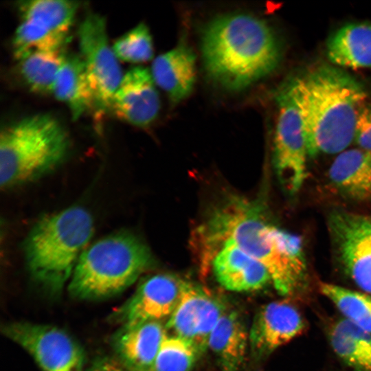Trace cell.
<instances>
[{"instance_id":"obj_9","label":"cell","mask_w":371,"mask_h":371,"mask_svg":"<svg viewBox=\"0 0 371 371\" xmlns=\"http://www.w3.org/2000/svg\"><path fill=\"white\" fill-rule=\"evenodd\" d=\"M78 36L95 107L98 113H104L111 110L113 95L124 75L109 44L104 18L95 13L87 14L79 25Z\"/></svg>"},{"instance_id":"obj_10","label":"cell","mask_w":371,"mask_h":371,"mask_svg":"<svg viewBox=\"0 0 371 371\" xmlns=\"http://www.w3.org/2000/svg\"><path fill=\"white\" fill-rule=\"evenodd\" d=\"M327 222L339 264L357 286L371 294V216L335 210Z\"/></svg>"},{"instance_id":"obj_19","label":"cell","mask_w":371,"mask_h":371,"mask_svg":"<svg viewBox=\"0 0 371 371\" xmlns=\"http://www.w3.org/2000/svg\"><path fill=\"white\" fill-rule=\"evenodd\" d=\"M326 54L339 67L371 69V23H350L341 27L328 39Z\"/></svg>"},{"instance_id":"obj_29","label":"cell","mask_w":371,"mask_h":371,"mask_svg":"<svg viewBox=\"0 0 371 371\" xmlns=\"http://www.w3.org/2000/svg\"><path fill=\"white\" fill-rule=\"evenodd\" d=\"M354 141L361 149L371 152V106L363 104L359 111Z\"/></svg>"},{"instance_id":"obj_26","label":"cell","mask_w":371,"mask_h":371,"mask_svg":"<svg viewBox=\"0 0 371 371\" xmlns=\"http://www.w3.org/2000/svg\"><path fill=\"white\" fill-rule=\"evenodd\" d=\"M319 291L333 302L344 319L371 334V297L326 282L319 284Z\"/></svg>"},{"instance_id":"obj_16","label":"cell","mask_w":371,"mask_h":371,"mask_svg":"<svg viewBox=\"0 0 371 371\" xmlns=\"http://www.w3.org/2000/svg\"><path fill=\"white\" fill-rule=\"evenodd\" d=\"M166 332L160 322L121 326L113 337L112 346L128 370L152 371Z\"/></svg>"},{"instance_id":"obj_11","label":"cell","mask_w":371,"mask_h":371,"mask_svg":"<svg viewBox=\"0 0 371 371\" xmlns=\"http://www.w3.org/2000/svg\"><path fill=\"white\" fill-rule=\"evenodd\" d=\"M222 301L208 289L185 281L179 302L165 328L169 334L192 343L202 353L210 335L225 313Z\"/></svg>"},{"instance_id":"obj_8","label":"cell","mask_w":371,"mask_h":371,"mask_svg":"<svg viewBox=\"0 0 371 371\" xmlns=\"http://www.w3.org/2000/svg\"><path fill=\"white\" fill-rule=\"evenodd\" d=\"M3 334L25 350L43 371H83L81 346L65 330L52 325L13 322Z\"/></svg>"},{"instance_id":"obj_2","label":"cell","mask_w":371,"mask_h":371,"mask_svg":"<svg viewBox=\"0 0 371 371\" xmlns=\"http://www.w3.org/2000/svg\"><path fill=\"white\" fill-rule=\"evenodd\" d=\"M304 123L308 155L337 154L354 140L355 124L367 92L338 67L320 64L284 82Z\"/></svg>"},{"instance_id":"obj_5","label":"cell","mask_w":371,"mask_h":371,"mask_svg":"<svg viewBox=\"0 0 371 371\" xmlns=\"http://www.w3.org/2000/svg\"><path fill=\"white\" fill-rule=\"evenodd\" d=\"M154 265L143 240L128 232L105 236L87 246L68 283L70 295L93 300L121 293Z\"/></svg>"},{"instance_id":"obj_17","label":"cell","mask_w":371,"mask_h":371,"mask_svg":"<svg viewBox=\"0 0 371 371\" xmlns=\"http://www.w3.org/2000/svg\"><path fill=\"white\" fill-rule=\"evenodd\" d=\"M195 55L186 44L181 43L153 62L151 75L174 103L186 98L196 79Z\"/></svg>"},{"instance_id":"obj_22","label":"cell","mask_w":371,"mask_h":371,"mask_svg":"<svg viewBox=\"0 0 371 371\" xmlns=\"http://www.w3.org/2000/svg\"><path fill=\"white\" fill-rule=\"evenodd\" d=\"M334 352L357 370L371 371V334L348 320H338L330 330Z\"/></svg>"},{"instance_id":"obj_31","label":"cell","mask_w":371,"mask_h":371,"mask_svg":"<svg viewBox=\"0 0 371 371\" xmlns=\"http://www.w3.org/2000/svg\"><path fill=\"white\" fill-rule=\"evenodd\" d=\"M357 371H361V370H357Z\"/></svg>"},{"instance_id":"obj_7","label":"cell","mask_w":371,"mask_h":371,"mask_svg":"<svg viewBox=\"0 0 371 371\" xmlns=\"http://www.w3.org/2000/svg\"><path fill=\"white\" fill-rule=\"evenodd\" d=\"M278 115L273 143V162L282 187L289 194L302 187L308 156L299 109L284 82L275 92Z\"/></svg>"},{"instance_id":"obj_28","label":"cell","mask_w":371,"mask_h":371,"mask_svg":"<svg viewBox=\"0 0 371 371\" xmlns=\"http://www.w3.org/2000/svg\"><path fill=\"white\" fill-rule=\"evenodd\" d=\"M112 48L117 58L126 62H145L153 57L152 37L144 23L117 39Z\"/></svg>"},{"instance_id":"obj_23","label":"cell","mask_w":371,"mask_h":371,"mask_svg":"<svg viewBox=\"0 0 371 371\" xmlns=\"http://www.w3.org/2000/svg\"><path fill=\"white\" fill-rule=\"evenodd\" d=\"M64 49L38 52L19 60V71L27 87L37 93H52L67 54Z\"/></svg>"},{"instance_id":"obj_25","label":"cell","mask_w":371,"mask_h":371,"mask_svg":"<svg viewBox=\"0 0 371 371\" xmlns=\"http://www.w3.org/2000/svg\"><path fill=\"white\" fill-rule=\"evenodd\" d=\"M67 38V35L52 31L36 22L23 20L13 36V55L19 61L35 52L63 49Z\"/></svg>"},{"instance_id":"obj_3","label":"cell","mask_w":371,"mask_h":371,"mask_svg":"<svg viewBox=\"0 0 371 371\" xmlns=\"http://www.w3.org/2000/svg\"><path fill=\"white\" fill-rule=\"evenodd\" d=\"M205 70L232 91H241L273 72L282 58L280 41L264 20L244 13L221 15L201 36Z\"/></svg>"},{"instance_id":"obj_13","label":"cell","mask_w":371,"mask_h":371,"mask_svg":"<svg viewBox=\"0 0 371 371\" xmlns=\"http://www.w3.org/2000/svg\"><path fill=\"white\" fill-rule=\"evenodd\" d=\"M150 71L130 69L115 91L111 110L120 120L137 126L150 124L160 109V98Z\"/></svg>"},{"instance_id":"obj_12","label":"cell","mask_w":371,"mask_h":371,"mask_svg":"<svg viewBox=\"0 0 371 371\" xmlns=\"http://www.w3.org/2000/svg\"><path fill=\"white\" fill-rule=\"evenodd\" d=\"M184 282L166 273L147 278L133 295L113 313L111 319L121 326L168 320L179 302Z\"/></svg>"},{"instance_id":"obj_21","label":"cell","mask_w":371,"mask_h":371,"mask_svg":"<svg viewBox=\"0 0 371 371\" xmlns=\"http://www.w3.org/2000/svg\"><path fill=\"white\" fill-rule=\"evenodd\" d=\"M52 93L69 107L74 120L95 107L94 95L80 56L67 55L55 80Z\"/></svg>"},{"instance_id":"obj_6","label":"cell","mask_w":371,"mask_h":371,"mask_svg":"<svg viewBox=\"0 0 371 371\" xmlns=\"http://www.w3.org/2000/svg\"><path fill=\"white\" fill-rule=\"evenodd\" d=\"M69 148L60 124L47 114L24 117L0 135V184L8 188L34 180L59 165Z\"/></svg>"},{"instance_id":"obj_18","label":"cell","mask_w":371,"mask_h":371,"mask_svg":"<svg viewBox=\"0 0 371 371\" xmlns=\"http://www.w3.org/2000/svg\"><path fill=\"white\" fill-rule=\"evenodd\" d=\"M328 176L335 188L355 201L371 200V152L346 150L332 163Z\"/></svg>"},{"instance_id":"obj_14","label":"cell","mask_w":371,"mask_h":371,"mask_svg":"<svg viewBox=\"0 0 371 371\" xmlns=\"http://www.w3.org/2000/svg\"><path fill=\"white\" fill-rule=\"evenodd\" d=\"M298 311L283 302H270L256 314L249 332V346L257 356L269 355L303 330Z\"/></svg>"},{"instance_id":"obj_20","label":"cell","mask_w":371,"mask_h":371,"mask_svg":"<svg viewBox=\"0 0 371 371\" xmlns=\"http://www.w3.org/2000/svg\"><path fill=\"white\" fill-rule=\"evenodd\" d=\"M249 345V332L239 315L225 311L212 331L207 344L222 371H239Z\"/></svg>"},{"instance_id":"obj_4","label":"cell","mask_w":371,"mask_h":371,"mask_svg":"<svg viewBox=\"0 0 371 371\" xmlns=\"http://www.w3.org/2000/svg\"><path fill=\"white\" fill-rule=\"evenodd\" d=\"M93 233L91 215L79 206L38 220L24 243L26 265L34 280L52 293L61 291Z\"/></svg>"},{"instance_id":"obj_30","label":"cell","mask_w":371,"mask_h":371,"mask_svg":"<svg viewBox=\"0 0 371 371\" xmlns=\"http://www.w3.org/2000/svg\"><path fill=\"white\" fill-rule=\"evenodd\" d=\"M90 371H129L122 364L107 358H102L95 361L92 365Z\"/></svg>"},{"instance_id":"obj_1","label":"cell","mask_w":371,"mask_h":371,"mask_svg":"<svg viewBox=\"0 0 371 371\" xmlns=\"http://www.w3.org/2000/svg\"><path fill=\"white\" fill-rule=\"evenodd\" d=\"M258 202L232 198L215 210L199 229L203 262L229 240L260 262L276 291L295 292L306 280L307 267L300 236L271 223Z\"/></svg>"},{"instance_id":"obj_24","label":"cell","mask_w":371,"mask_h":371,"mask_svg":"<svg viewBox=\"0 0 371 371\" xmlns=\"http://www.w3.org/2000/svg\"><path fill=\"white\" fill-rule=\"evenodd\" d=\"M78 6L76 1L64 0L23 1L18 4L23 20L36 22L65 35L74 22Z\"/></svg>"},{"instance_id":"obj_15","label":"cell","mask_w":371,"mask_h":371,"mask_svg":"<svg viewBox=\"0 0 371 371\" xmlns=\"http://www.w3.org/2000/svg\"><path fill=\"white\" fill-rule=\"evenodd\" d=\"M210 263L217 281L229 291H252L271 282L265 267L229 240L218 247Z\"/></svg>"},{"instance_id":"obj_27","label":"cell","mask_w":371,"mask_h":371,"mask_svg":"<svg viewBox=\"0 0 371 371\" xmlns=\"http://www.w3.org/2000/svg\"><path fill=\"white\" fill-rule=\"evenodd\" d=\"M200 354L190 341L166 332L152 371H190Z\"/></svg>"}]
</instances>
